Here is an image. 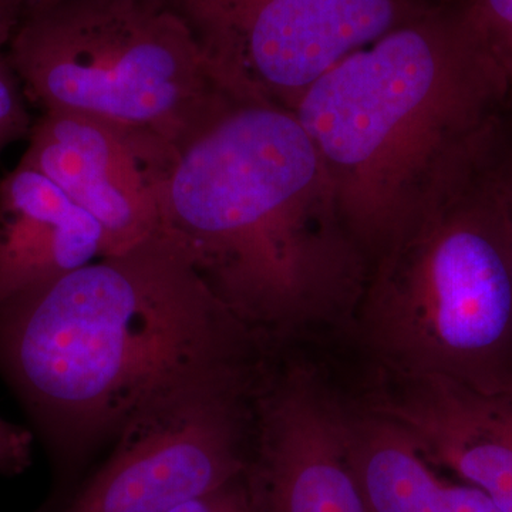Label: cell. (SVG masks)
Masks as SVG:
<instances>
[{
  "instance_id": "cell-6",
  "label": "cell",
  "mask_w": 512,
  "mask_h": 512,
  "mask_svg": "<svg viewBox=\"0 0 512 512\" xmlns=\"http://www.w3.org/2000/svg\"><path fill=\"white\" fill-rule=\"evenodd\" d=\"M266 357L198 363L158 386L60 512H167L247 473Z\"/></svg>"
},
{
  "instance_id": "cell-16",
  "label": "cell",
  "mask_w": 512,
  "mask_h": 512,
  "mask_svg": "<svg viewBox=\"0 0 512 512\" xmlns=\"http://www.w3.org/2000/svg\"><path fill=\"white\" fill-rule=\"evenodd\" d=\"M35 434L0 417V476L16 477L32 466Z\"/></svg>"
},
{
  "instance_id": "cell-4",
  "label": "cell",
  "mask_w": 512,
  "mask_h": 512,
  "mask_svg": "<svg viewBox=\"0 0 512 512\" xmlns=\"http://www.w3.org/2000/svg\"><path fill=\"white\" fill-rule=\"evenodd\" d=\"M505 137L377 256L350 328L383 376L512 392V229Z\"/></svg>"
},
{
  "instance_id": "cell-5",
  "label": "cell",
  "mask_w": 512,
  "mask_h": 512,
  "mask_svg": "<svg viewBox=\"0 0 512 512\" xmlns=\"http://www.w3.org/2000/svg\"><path fill=\"white\" fill-rule=\"evenodd\" d=\"M42 113L94 117L183 150L241 97L167 0H60L23 13L8 43Z\"/></svg>"
},
{
  "instance_id": "cell-1",
  "label": "cell",
  "mask_w": 512,
  "mask_h": 512,
  "mask_svg": "<svg viewBox=\"0 0 512 512\" xmlns=\"http://www.w3.org/2000/svg\"><path fill=\"white\" fill-rule=\"evenodd\" d=\"M258 352L265 346L164 229L0 302V379L52 466L43 511L63 510L158 386L198 363Z\"/></svg>"
},
{
  "instance_id": "cell-9",
  "label": "cell",
  "mask_w": 512,
  "mask_h": 512,
  "mask_svg": "<svg viewBox=\"0 0 512 512\" xmlns=\"http://www.w3.org/2000/svg\"><path fill=\"white\" fill-rule=\"evenodd\" d=\"M20 161L45 174L119 255L163 231V194L180 151L163 138L94 117L42 113Z\"/></svg>"
},
{
  "instance_id": "cell-19",
  "label": "cell",
  "mask_w": 512,
  "mask_h": 512,
  "mask_svg": "<svg viewBox=\"0 0 512 512\" xmlns=\"http://www.w3.org/2000/svg\"><path fill=\"white\" fill-rule=\"evenodd\" d=\"M23 13L35 12V10L47 8V6L55 5L60 0H22ZM22 13V15H23Z\"/></svg>"
},
{
  "instance_id": "cell-11",
  "label": "cell",
  "mask_w": 512,
  "mask_h": 512,
  "mask_svg": "<svg viewBox=\"0 0 512 512\" xmlns=\"http://www.w3.org/2000/svg\"><path fill=\"white\" fill-rule=\"evenodd\" d=\"M104 256V235L45 174L19 161L0 178V302Z\"/></svg>"
},
{
  "instance_id": "cell-10",
  "label": "cell",
  "mask_w": 512,
  "mask_h": 512,
  "mask_svg": "<svg viewBox=\"0 0 512 512\" xmlns=\"http://www.w3.org/2000/svg\"><path fill=\"white\" fill-rule=\"evenodd\" d=\"M366 404L396 421L433 466L476 485L501 511L512 512V392L384 377Z\"/></svg>"
},
{
  "instance_id": "cell-14",
  "label": "cell",
  "mask_w": 512,
  "mask_h": 512,
  "mask_svg": "<svg viewBox=\"0 0 512 512\" xmlns=\"http://www.w3.org/2000/svg\"><path fill=\"white\" fill-rule=\"evenodd\" d=\"M26 101L19 77L0 49V153L20 138L29 137L35 121L30 119Z\"/></svg>"
},
{
  "instance_id": "cell-15",
  "label": "cell",
  "mask_w": 512,
  "mask_h": 512,
  "mask_svg": "<svg viewBox=\"0 0 512 512\" xmlns=\"http://www.w3.org/2000/svg\"><path fill=\"white\" fill-rule=\"evenodd\" d=\"M167 512H258L247 473Z\"/></svg>"
},
{
  "instance_id": "cell-3",
  "label": "cell",
  "mask_w": 512,
  "mask_h": 512,
  "mask_svg": "<svg viewBox=\"0 0 512 512\" xmlns=\"http://www.w3.org/2000/svg\"><path fill=\"white\" fill-rule=\"evenodd\" d=\"M292 111L370 266L511 124L507 76L460 0L346 57Z\"/></svg>"
},
{
  "instance_id": "cell-18",
  "label": "cell",
  "mask_w": 512,
  "mask_h": 512,
  "mask_svg": "<svg viewBox=\"0 0 512 512\" xmlns=\"http://www.w3.org/2000/svg\"><path fill=\"white\" fill-rule=\"evenodd\" d=\"M500 184L512 229V127L500 154Z\"/></svg>"
},
{
  "instance_id": "cell-20",
  "label": "cell",
  "mask_w": 512,
  "mask_h": 512,
  "mask_svg": "<svg viewBox=\"0 0 512 512\" xmlns=\"http://www.w3.org/2000/svg\"><path fill=\"white\" fill-rule=\"evenodd\" d=\"M508 87H510V111L512 117V70L507 74Z\"/></svg>"
},
{
  "instance_id": "cell-8",
  "label": "cell",
  "mask_w": 512,
  "mask_h": 512,
  "mask_svg": "<svg viewBox=\"0 0 512 512\" xmlns=\"http://www.w3.org/2000/svg\"><path fill=\"white\" fill-rule=\"evenodd\" d=\"M346 406L313 367L266 359L247 470L258 512H372L353 466Z\"/></svg>"
},
{
  "instance_id": "cell-7",
  "label": "cell",
  "mask_w": 512,
  "mask_h": 512,
  "mask_svg": "<svg viewBox=\"0 0 512 512\" xmlns=\"http://www.w3.org/2000/svg\"><path fill=\"white\" fill-rule=\"evenodd\" d=\"M453 0H167L242 99L286 110L357 50Z\"/></svg>"
},
{
  "instance_id": "cell-13",
  "label": "cell",
  "mask_w": 512,
  "mask_h": 512,
  "mask_svg": "<svg viewBox=\"0 0 512 512\" xmlns=\"http://www.w3.org/2000/svg\"><path fill=\"white\" fill-rule=\"evenodd\" d=\"M464 18L505 76L512 70V0H460Z\"/></svg>"
},
{
  "instance_id": "cell-2",
  "label": "cell",
  "mask_w": 512,
  "mask_h": 512,
  "mask_svg": "<svg viewBox=\"0 0 512 512\" xmlns=\"http://www.w3.org/2000/svg\"><path fill=\"white\" fill-rule=\"evenodd\" d=\"M163 229L266 349L352 325L370 262L293 111L239 100L178 154Z\"/></svg>"
},
{
  "instance_id": "cell-12",
  "label": "cell",
  "mask_w": 512,
  "mask_h": 512,
  "mask_svg": "<svg viewBox=\"0 0 512 512\" xmlns=\"http://www.w3.org/2000/svg\"><path fill=\"white\" fill-rule=\"evenodd\" d=\"M350 453L372 512H503L476 485L441 478L396 421L367 406L352 409Z\"/></svg>"
},
{
  "instance_id": "cell-17",
  "label": "cell",
  "mask_w": 512,
  "mask_h": 512,
  "mask_svg": "<svg viewBox=\"0 0 512 512\" xmlns=\"http://www.w3.org/2000/svg\"><path fill=\"white\" fill-rule=\"evenodd\" d=\"M22 0H0V49L8 46L10 37L22 19Z\"/></svg>"
}]
</instances>
